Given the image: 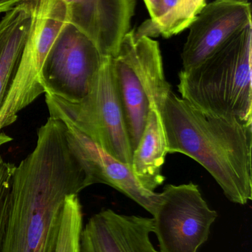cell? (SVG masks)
<instances>
[{"instance_id": "obj_1", "label": "cell", "mask_w": 252, "mask_h": 252, "mask_svg": "<svg viewBox=\"0 0 252 252\" xmlns=\"http://www.w3.org/2000/svg\"><path fill=\"white\" fill-rule=\"evenodd\" d=\"M65 124L49 118L32 153L16 167L0 252H55L64 204L87 188Z\"/></svg>"}, {"instance_id": "obj_2", "label": "cell", "mask_w": 252, "mask_h": 252, "mask_svg": "<svg viewBox=\"0 0 252 252\" xmlns=\"http://www.w3.org/2000/svg\"><path fill=\"white\" fill-rule=\"evenodd\" d=\"M161 117L168 154L180 153L201 164L232 203L252 201V124L207 115L173 92Z\"/></svg>"}, {"instance_id": "obj_3", "label": "cell", "mask_w": 252, "mask_h": 252, "mask_svg": "<svg viewBox=\"0 0 252 252\" xmlns=\"http://www.w3.org/2000/svg\"><path fill=\"white\" fill-rule=\"evenodd\" d=\"M252 25L195 67L182 69L181 98L201 112L252 124Z\"/></svg>"}, {"instance_id": "obj_4", "label": "cell", "mask_w": 252, "mask_h": 252, "mask_svg": "<svg viewBox=\"0 0 252 252\" xmlns=\"http://www.w3.org/2000/svg\"><path fill=\"white\" fill-rule=\"evenodd\" d=\"M111 68L130 145L136 149L151 110L161 114L171 86L164 75L159 44L130 30L111 57Z\"/></svg>"}, {"instance_id": "obj_5", "label": "cell", "mask_w": 252, "mask_h": 252, "mask_svg": "<svg viewBox=\"0 0 252 252\" xmlns=\"http://www.w3.org/2000/svg\"><path fill=\"white\" fill-rule=\"evenodd\" d=\"M50 118L76 127L109 155L131 165L133 150L111 68L105 57L88 94L71 102L45 93Z\"/></svg>"}, {"instance_id": "obj_6", "label": "cell", "mask_w": 252, "mask_h": 252, "mask_svg": "<svg viewBox=\"0 0 252 252\" xmlns=\"http://www.w3.org/2000/svg\"><path fill=\"white\" fill-rule=\"evenodd\" d=\"M33 21L16 76L0 111V145L8 141L1 133L18 113L45 93L40 79L43 63L56 38L69 22L63 0H31Z\"/></svg>"}, {"instance_id": "obj_7", "label": "cell", "mask_w": 252, "mask_h": 252, "mask_svg": "<svg viewBox=\"0 0 252 252\" xmlns=\"http://www.w3.org/2000/svg\"><path fill=\"white\" fill-rule=\"evenodd\" d=\"M152 217L159 252H198L208 241L217 213L190 182L166 185Z\"/></svg>"}, {"instance_id": "obj_8", "label": "cell", "mask_w": 252, "mask_h": 252, "mask_svg": "<svg viewBox=\"0 0 252 252\" xmlns=\"http://www.w3.org/2000/svg\"><path fill=\"white\" fill-rule=\"evenodd\" d=\"M105 56L81 31L68 22L43 63L40 79L44 93L75 102L90 91Z\"/></svg>"}, {"instance_id": "obj_9", "label": "cell", "mask_w": 252, "mask_h": 252, "mask_svg": "<svg viewBox=\"0 0 252 252\" xmlns=\"http://www.w3.org/2000/svg\"><path fill=\"white\" fill-rule=\"evenodd\" d=\"M252 25L251 3L215 0L201 9L189 26L181 53L183 70L195 67Z\"/></svg>"}, {"instance_id": "obj_10", "label": "cell", "mask_w": 252, "mask_h": 252, "mask_svg": "<svg viewBox=\"0 0 252 252\" xmlns=\"http://www.w3.org/2000/svg\"><path fill=\"white\" fill-rule=\"evenodd\" d=\"M64 124L70 149L85 173L87 188L95 184L112 187L152 216L159 203L160 193L142 187L135 177L130 164H124L109 155L73 126Z\"/></svg>"}, {"instance_id": "obj_11", "label": "cell", "mask_w": 252, "mask_h": 252, "mask_svg": "<svg viewBox=\"0 0 252 252\" xmlns=\"http://www.w3.org/2000/svg\"><path fill=\"white\" fill-rule=\"evenodd\" d=\"M69 23L85 34L102 56L116 54L130 31L136 0H63Z\"/></svg>"}, {"instance_id": "obj_12", "label": "cell", "mask_w": 252, "mask_h": 252, "mask_svg": "<svg viewBox=\"0 0 252 252\" xmlns=\"http://www.w3.org/2000/svg\"><path fill=\"white\" fill-rule=\"evenodd\" d=\"M152 233L150 218L103 210L83 226L79 252H156L150 240Z\"/></svg>"}, {"instance_id": "obj_13", "label": "cell", "mask_w": 252, "mask_h": 252, "mask_svg": "<svg viewBox=\"0 0 252 252\" xmlns=\"http://www.w3.org/2000/svg\"><path fill=\"white\" fill-rule=\"evenodd\" d=\"M32 21L31 0L6 12L0 21V111L16 76Z\"/></svg>"}, {"instance_id": "obj_14", "label": "cell", "mask_w": 252, "mask_h": 252, "mask_svg": "<svg viewBox=\"0 0 252 252\" xmlns=\"http://www.w3.org/2000/svg\"><path fill=\"white\" fill-rule=\"evenodd\" d=\"M167 150V136L161 114L151 110L146 126L136 149L133 152L131 169L135 177L144 189L155 192L163 185V165Z\"/></svg>"}, {"instance_id": "obj_15", "label": "cell", "mask_w": 252, "mask_h": 252, "mask_svg": "<svg viewBox=\"0 0 252 252\" xmlns=\"http://www.w3.org/2000/svg\"><path fill=\"white\" fill-rule=\"evenodd\" d=\"M83 226L82 207L78 195H68L64 204L55 252H79Z\"/></svg>"}, {"instance_id": "obj_16", "label": "cell", "mask_w": 252, "mask_h": 252, "mask_svg": "<svg viewBox=\"0 0 252 252\" xmlns=\"http://www.w3.org/2000/svg\"><path fill=\"white\" fill-rule=\"evenodd\" d=\"M16 167L14 164L6 161L0 156V247L8 216L12 178Z\"/></svg>"}, {"instance_id": "obj_17", "label": "cell", "mask_w": 252, "mask_h": 252, "mask_svg": "<svg viewBox=\"0 0 252 252\" xmlns=\"http://www.w3.org/2000/svg\"><path fill=\"white\" fill-rule=\"evenodd\" d=\"M180 0H161V5L156 17L154 19H149L142 23L139 28L134 30V35L136 37H149L150 38L152 32L157 28L162 25L175 10Z\"/></svg>"}, {"instance_id": "obj_18", "label": "cell", "mask_w": 252, "mask_h": 252, "mask_svg": "<svg viewBox=\"0 0 252 252\" xmlns=\"http://www.w3.org/2000/svg\"><path fill=\"white\" fill-rule=\"evenodd\" d=\"M144 1L146 4V8L150 16L149 19H155L159 10L161 0H144Z\"/></svg>"}, {"instance_id": "obj_19", "label": "cell", "mask_w": 252, "mask_h": 252, "mask_svg": "<svg viewBox=\"0 0 252 252\" xmlns=\"http://www.w3.org/2000/svg\"><path fill=\"white\" fill-rule=\"evenodd\" d=\"M27 0H0V13H6Z\"/></svg>"}, {"instance_id": "obj_20", "label": "cell", "mask_w": 252, "mask_h": 252, "mask_svg": "<svg viewBox=\"0 0 252 252\" xmlns=\"http://www.w3.org/2000/svg\"><path fill=\"white\" fill-rule=\"evenodd\" d=\"M235 1H243V2H249L250 0H235Z\"/></svg>"}, {"instance_id": "obj_21", "label": "cell", "mask_w": 252, "mask_h": 252, "mask_svg": "<svg viewBox=\"0 0 252 252\" xmlns=\"http://www.w3.org/2000/svg\"><path fill=\"white\" fill-rule=\"evenodd\" d=\"M156 252H159L156 251Z\"/></svg>"}]
</instances>
